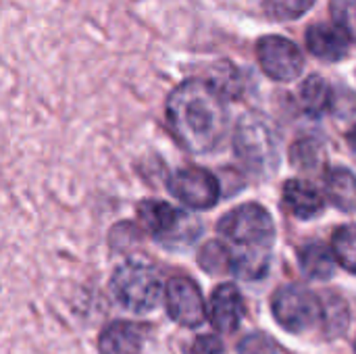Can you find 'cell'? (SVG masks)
Returning a JSON list of instances; mask_svg holds the SVG:
<instances>
[{
  "instance_id": "obj_22",
  "label": "cell",
  "mask_w": 356,
  "mask_h": 354,
  "mask_svg": "<svg viewBox=\"0 0 356 354\" xmlns=\"http://www.w3.org/2000/svg\"><path fill=\"white\" fill-rule=\"evenodd\" d=\"M238 351H240V354H277V346L267 334L257 332L252 336H246L240 342Z\"/></svg>"
},
{
  "instance_id": "obj_23",
  "label": "cell",
  "mask_w": 356,
  "mask_h": 354,
  "mask_svg": "<svg viewBox=\"0 0 356 354\" xmlns=\"http://www.w3.org/2000/svg\"><path fill=\"white\" fill-rule=\"evenodd\" d=\"M190 354H223V342L215 334H202L192 342Z\"/></svg>"
},
{
  "instance_id": "obj_7",
  "label": "cell",
  "mask_w": 356,
  "mask_h": 354,
  "mask_svg": "<svg viewBox=\"0 0 356 354\" xmlns=\"http://www.w3.org/2000/svg\"><path fill=\"white\" fill-rule=\"evenodd\" d=\"M261 69L275 81H292L302 73L305 58L298 46L282 35H265L257 44Z\"/></svg>"
},
{
  "instance_id": "obj_19",
  "label": "cell",
  "mask_w": 356,
  "mask_h": 354,
  "mask_svg": "<svg viewBox=\"0 0 356 354\" xmlns=\"http://www.w3.org/2000/svg\"><path fill=\"white\" fill-rule=\"evenodd\" d=\"M315 0H265V13L273 21H294L313 8Z\"/></svg>"
},
{
  "instance_id": "obj_5",
  "label": "cell",
  "mask_w": 356,
  "mask_h": 354,
  "mask_svg": "<svg viewBox=\"0 0 356 354\" xmlns=\"http://www.w3.org/2000/svg\"><path fill=\"white\" fill-rule=\"evenodd\" d=\"M138 217L146 232H150L156 242L169 248L192 244L202 230L192 215L163 200H144L138 209Z\"/></svg>"
},
{
  "instance_id": "obj_12",
  "label": "cell",
  "mask_w": 356,
  "mask_h": 354,
  "mask_svg": "<svg viewBox=\"0 0 356 354\" xmlns=\"http://www.w3.org/2000/svg\"><path fill=\"white\" fill-rule=\"evenodd\" d=\"M284 202H286L288 211L302 221L319 217L325 209V200H323L321 192L302 179H288L286 182Z\"/></svg>"
},
{
  "instance_id": "obj_11",
  "label": "cell",
  "mask_w": 356,
  "mask_h": 354,
  "mask_svg": "<svg viewBox=\"0 0 356 354\" xmlns=\"http://www.w3.org/2000/svg\"><path fill=\"white\" fill-rule=\"evenodd\" d=\"M350 40L334 23H315L307 29V48L313 56L325 63H338L346 56Z\"/></svg>"
},
{
  "instance_id": "obj_6",
  "label": "cell",
  "mask_w": 356,
  "mask_h": 354,
  "mask_svg": "<svg viewBox=\"0 0 356 354\" xmlns=\"http://www.w3.org/2000/svg\"><path fill=\"white\" fill-rule=\"evenodd\" d=\"M271 311L275 321L290 334H302L323 317L321 300L302 286H284L273 294Z\"/></svg>"
},
{
  "instance_id": "obj_18",
  "label": "cell",
  "mask_w": 356,
  "mask_h": 354,
  "mask_svg": "<svg viewBox=\"0 0 356 354\" xmlns=\"http://www.w3.org/2000/svg\"><path fill=\"white\" fill-rule=\"evenodd\" d=\"M198 263L211 275L232 271V250L219 242H209L202 246V250L198 255Z\"/></svg>"
},
{
  "instance_id": "obj_10",
  "label": "cell",
  "mask_w": 356,
  "mask_h": 354,
  "mask_svg": "<svg viewBox=\"0 0 356 354\" xmlns=\"http://www.w3.org/2000/svg\"><path fill=\"white\" fill-rule=\"evenodd\" d=\"M211 323L219 334H234L244 317V298L234 284H221L211 294Z\"/></svg>"
},
{
  "instance_id": "obj_14",
  "label": "cell",
  "mask_w": 356,
  "mask_h": 354,
  "mask_svg": "<svg viewBox=\"0 0 356 354\" xmlns=\"http://www.w3.org/2000/svg\"><path fill=\"white\" fill-rule=\"evenodd\" d=\"M325 190L330 202L336 209L344 213H356V175L353 171L344 167L330 169L325 175Z\"/></svg>"
},
{
  "instance_id": "obj_1",
  "label": "cell",
  "mask_w": 356,
  "mask_h": 354,
  "mask_svg": "<svg viewBox=\"0 0 356 354\" xmlns=\"http://www.w3.org/2000/svg\"><path fill=\"white\" fill-rule=\"evenodd\" d=\"M167 123L186 150L207 154L217 148L227 129L223 96L211 81L188 79L169 94Z\"/></svg>"
},
{
  "instance_id": "obj_9",
  "label": "cell",
  "mask_w": 356,
  "mask_h": 354,
  "mask_svg": "<svg viewBox=\"0 0 356 354\" xmlns=\"http://www.w3.org/2000/svg\"><path fill=\"white\" fill-rule=\"evenodd\" d=\"M167 188L179 202H184L186 207H192V209H200V211L215 207V202L219 198L217 177L211 171L198 169V167L175 171L169 177Z\"/></svg>"
},
{
  "instance_id": "obj_20",
  "label": "cell",
  "mask_w": 356,
  "mask_h": 354,
  "mask_svg": "<svg viewBox=\"0 0 356 354\" xmlns=\"http://www.w3.org/2000/svg\"><path fill=\"white\" fill-rule=\"evenodd\" d=\"M290 161L294 167H300L305 171H311L323 161V148L315 140H300L290 150Z\"/></svg>"
},
{
  "instance_id": "obj_16",
  "label": "cell",
  "mask_w": 356,
  "mask_h": 354,
  "mask_svg": "<svg viewBox=\"0 0 356 354\" xmlns=\"http://www.w3.org/2000/svg\"><path fill=\"white\" fill-rule=\"evenodd\" d=\"M300 106L311 117H321L332 106V88L321 75H309L298 90Z\"/></svg>"
},
{
  "instance_id": "obj_17",
  "label": "cell",
  "mask_w": 356,
  "mask_h": 354,
  "mask_svg": "<svg viewBox=\"0 0 356 354\" xmlns=\"http://www.w3.org/2000/svg\"><path fill=\"white\" fill-rule=\"evenodd\" d=\"M332 250L336 261L350 273H356V225H340L332 236Z\"/></svg>"
},
{
  "instance_id": "obj_4",
  "label": "cell",
  "mask_w": 356,
  "mask_h": 354,
  "mask_svg": "<svg viewBox=\"0 0 356 354\" xmlns=\"http://www.w3.org/2000/svg\"><path fill=\"white\" fill-rule=\"evenodd\" d=\"M167 286L163 284L159 271L144 263V261H127L113 273L111 280V292L117 298V303L131 311V313H150L154 311L163 296Z\"/></svg>"
},
{
  "instance_id": "obj_15",
  "label": "cell",
  "mask_w": 356,
  "mask_h": 354,
  "mask_svg": "<svg viewBox=\"0 0 356 354\" xmlns=\"http://www.w3.org/2000/svg\"><path fill=\"white\" fill-rule=\"evenodd\" d=\"M298 263L311 280L323 282L334 275V267L338 261L334 257V250H330L325 244L309 242L298 250Z\"/></svg>"
},
{
  "instance_id": "obj_3",
  "label": "cell",
  "mask_w": 356,
  "mask_h": 354,
  "mask_svg": "<svg viewBox=\"0 0 356 354\" xmlns=\"http://www.w3.org/2000/svg\"><path fill=\"white\" fill-rule=\"evenodd\" d=\"M234 146L240 161L259 175H271L280 165V134L275 125L259 113H246L238 121Z\"/></svg>"
},
{
  "instance_id": "obj_2",
  "label": "cell",
  "mask_w": 356,
  "mask_h": 354,
  "mask_svg": "<svg viewBox=\"0 0 356 354\" xmlns=\"http://www.w3.org/2000/svg\"><path fill=\"white\" fill-rule=\"evenodd\" d=\"M219 234L232 244V271L242 280H261L269 269V255L275 242V223L267 209L248 202L225 213Z\"/></svg>"
},
{
  "instance_id": "obj_21",
  "label": "cell",
  "mask_w": 356,
  "mask_h": 354,
  "mask_svg": "<svg viewBox=\"0 0 356 354\" xmlns=\"http://www.w3.org/2000/svg\"><path fill=\"white\" fill-rule=\"evenodd\" d=\"M330 8L334 23L356 44V0H332Z\"/></svg>"
},
{
  "instance_id": "obj_13",
  "label": "cell",
  "mask_w": 356,
  "mask_h": 354,
  "mask_svg": "<svg viewBox=\"0 0 356 354\" xmlns=\"http://www.w3.org/2000/svg\"><path fill=\"white\" fill-rule=\"evenodd\" d=\"M142 344V332L127 321H115L106 325L98 340L100 354H140Z\"/></svg>"
},
{
  "instance_id": "obj_8",
  "label": "cell",
  "mask_w": 356,
  "mask_h": 354,
  "mask_svg": "<svg viewBox=\"0 0 356 354\" xmlns=\"http://www.w3.org/2000/svg\"><path fill=\"white\" fill-rule=\"evenodd\" d=\"M165 305L169 317L184 328H198L207 317V307L200 288L194 280L177 275L167 282Z\"/></svg>"
},
{
  "instance_id": "obj_24",
  "label": "cell",
  "mask_w": 356,
  "mask_h": 354,
  "mask_svg": "<svg viewBox=\"0 0 356 354\" xmlns=\"http://www.w3.org/2000/svg\"><path fill=\"white\" fill-rule=\"evenodd\" d=\"M355 351H356V342H355Z\"/></svg>"
}]
</instances>
